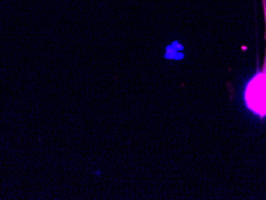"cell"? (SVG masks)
Segmentation results:
<instances>
[{
  "mask_svg": "<svg viewBox=\"0 0 266 200\" xmlns=\"http://www.w3.org/2000/svg\"><path fill=\"white\" fill-rule=\"evenodd\" d=\"M243 99L252 113L260 117L266 116V66L264 71L248 81L244 88Z\"/></svg>",
  "mask_w": 266,
  "mask_h": 200,
  "instance_id": "obj_1",
  "label": "cell"
}]
</instances>
